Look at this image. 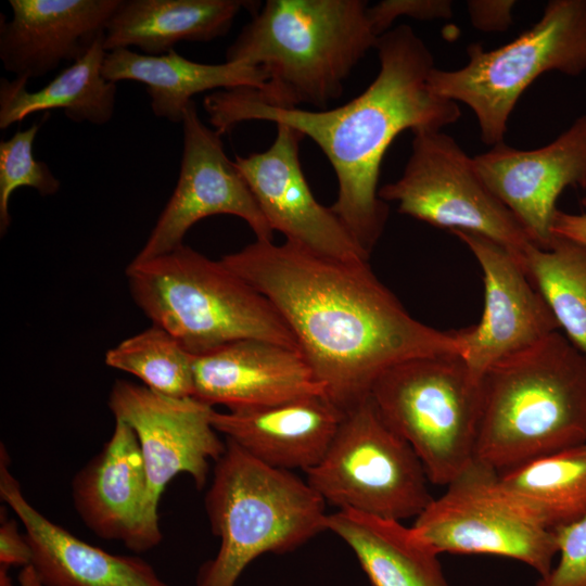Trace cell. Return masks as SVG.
<instances>
[{
	"instance_id": "9a60e30c",
	"label": "cell",
	"mask_w": 586,
	"mask_h": 586,
	"mask_svg": "<svg viewBox=\"0 0 586 586\" xmlns=\"http://www.w3.org/2000/svg\"><path fill=\"white\" fill-rule=\"evenodd\" d=\"M304 135L278 124L272 144L264 152L235 155L234 164L249 184L272 230L285 241L342 260H368L331 207L314 196L300 161Z\"/></svg>"
},
{
	"instance_id": "7402d4cb",
	"label": "cell",
	"mask_w": 586,
	"mask_h": 586,
	"mask_svg": "<svg viewBox=\"0 0 586 586\" xmlns=\"http://www.w3.org/2000/svg\"><path fill=\"white\" fill-rule=\"evenodd\" d=\"M259 2L243 0H122L105 28L104 49L139 48L161 55L180 41H211L230 30L243 10Z\"/></svg>"
},
{
	"instance_id": "277c9868",
	"label": "cell",
	"mask_w": 586,
	"mask_h": 586,
	"mask_svg": "<svg viewBox=\"0 0 586 586\" xmlns=\"http://www.w3.org/2000/svg\"><path fill=\"white\" fill-rule=\"evenodd\" d=\"M475 460L502 474L586 443V356L559 331L482 378Z\"/></svg>"
},
{
	"instance_id": "603a6c76",
	"label": "cell",
	"mask_w": 586,
	"mask_h": 586,
	"mask_svg": "<svg viewBox=\"0 0 586 586\" xmlns=\"http://www.w3.org/2000/svg\"><path fill=\"white\" fill-rule=\"evenodd\" d=\"M102 74L113 82L144 84L153 114L173 123H182L188 104L198 93L239 87L263 89L267 81L260 67L231 62H193L175 49L161 55L140 54L131 49L110 51Z\"/></svg>"
},
{
	"instance_id": "9c48e42d",
	"label": "cell",
	"mask_w": 586,
	"mask_h": 586,
	"mask_svg": "<svg viewBox=\"0 0 586 586\" xmlns=\"http://www.w3.org/2000/svg\"><path fill=\"white\" fill-rule=\"evenodd\" d=\"M327 505L385 519L417 518L434 498L411 446L382 418L370 395L344 411L321 461L305 472Z\"/></svg>"
},
{
	"instance_id": "1f68e13d",
	"label": "cell",
	"mask_w": 586,
	"mask_h": 586,
	"mask_svg": "<svg viewBox=\"0 0 586 586\" xmlns=\"http://www.w3.org/2000/svg\"><path fill=\"white\" fill-rule=\"evenodd\" d=\"M513 0H469L468 14L473 27L485 33L508 30L513 22Z\"/></svg>"
},
{
	"instance_id": "e0dca14e",
	"label": "cell",
	"mask_w": 586,
	"mask_h": 586,
	"mask_svg": "<svg viewBox=\"0 0 586 586\" xmlns=\"http://www.w3.org/2000/svg\"><path fill=\"white\" fill-rule=\"evenodd\" d=\"M193 372V397L228 410L326 395L301 352L263 340H240L194 355Z\"/></svg>"
},
{
	"instance_id": "d6986e66",
	"label": "cell",
	"mask_w": 586,
	"mask_h": 586,
	"mask_svg": "<svg viewBox=\"0 0 586 586\" xmlns=\"http://www.w3.org/2000/svg\"><path fill=\"white\" fill-rule=\"evenodd\" d=\"M122 0H10L1 18L0 60L15 77H42L84 55Z\"/></svg>"
},
{
	"instance_id": "f1b7e54d",
	"label": "cell",
	"mask_w": 586,
	"mask_h": 586,
	"mask_svg": "<svg viewBox=\"0 0 586 586\" xmlns=\"http://www.w3.org/2000/svg\"><path fill=\"white\" fill-rule=\"evenodd\" d=\"M34 123L24 130H17L10 139L0 142V233L5 234L11 225L10 199L21 187L35 189L41 196L55 194L60 180L43 161L33 153L34 141L40 129Z\"/></svg>"
},
{
	"instance_id": "4fadbf2b",
	"label": "cell",
	"mask_w": 586,
	"mask_h": 586,
	"mask_svg": "<svg viewBox=\"0 0 586 586\" xmlns=\"http://www.w3.org/2000/svg\"><path fill=\"white\" fill-rule=\"evenodd\" d=\"M183 150L175 190L133 260L151 259L183 244L189 229L214 215L243 219L258 241L272 228L249 184L225 152L221 135L204 125L194 101L183 114Z\"/></svg>"
},
{
	"instance_id": "e575fe53",
	"label": "cell",
	"mask_w": 586,
	"mask_h": 586,
	"mask_svg": "<svg viewBox=\"0 0 586 586\" xmlns=\"http://www.w3.org/2000/svg\"><path fill=\"white\" fill-rule=\"evenodd\" d=\"M20 583L22 586H42L30 564L23 568L20 574Z\"/></svg>"
},
{
	"instance_id": "ffe728a7",
	"label": "cell",
	"mask_w": 586,
	"mask_h": 586,
	"mask_svg": "<svg viewBox=\"0 0 586 586\" xmlns=\"http://www.w3.org/2000/svg\"><path fill=\"white\" fill-rule=\"evenodd\" d=\"M148 479L138 438L115 420L101 450L73 477L72 499L82 523L97 536L119 540L132 551H146L143 510Z\"/></svg>"
},
{
	"instance_id": "8d00e7d4",
	"label": "cell",
	"mask_w": 586,
	"mask_h": 586,
	"mask_svg": "<svg viewBox=\"0 0 586 586\" xmlns=\"http://www.w3.org/2000/svg\"><path fill=\"white\" fill-rule=\"evenodd\" d=\"M581 204H582V206H583V208L585 209V213H586V193H585L584 196L582 198Z\"/></svg>"
},
{
	"instance_id": "7a4b0ae2",
	"label": "cell",
	"mask_w": 586,
	"mask_h": 586,
	"mask_svg": "<svg viewBox=\"0 0 586 586\" xmlns=\"http://www.w3.org/2000/svg\"><path fill=\"white\" fill-rule=\"evenodd\" d=\"M380 63L373 81L344 105L326 110L281 109L254 97L249 87L205 95L203 107L219 135L247 120L283 124L309 137L324 153L337 179L330 206L359 247L370 256L388 216L379 196L383 156L404 130L436 129L461 116L458 103L438 97L428 79L434 58L425 42L402 24L378 39Z\"/></svg>"
},
{
	"instance_id": "cb8c5ba5",
	"label": "cell",
	"mask_w": 586,
	"mask_h": 586,
	"mask_svg": "<svg viewBox=\"0 0 586 586\" xmlns=\"http://www.w3.org/2000/svg\"><path fill=\"white\" fill-rule=\"evenodd\" d=\"M326 526L351 548L371 586H450L440 555L402 521L342 509Z\"/></svg>"
},
{
	"instance_id": "ac0fdd59",
	"label": "cell",
	"mask_w": 586,
	"mask_h": 586,
	"mask_svg": "<svg viewBox=\"0 0 586 586\" xmlns=\"http://www.w3.org/2000/svg\"><path fill=\"white\" fill-rule=\"evenodd\" d=\"M0 497L24 526L30 565L42 586H168L143 559L90 545L38 511L11 474L3 444Z\"/></svg>"
},
{
	"instance_id": "d6a6232c",
	"label": "cell",
	"mask_w": 586,
	"mask_h": 586,
	"mask_svg": "<svg viewBox=\"0 0 586 586\" xmlns=\"http://www.w3.org/2000/svg\"><path fill=\"white\" fill-rule=\"evenodd\" d=\"M31 550L27 538L18 531L16 520L3 519L0 525V564L22 565L30 564Z\"/></svg>"
},
{
	"instance_id": "5bb4252c",
	"label": "cell",
	"mask_w": 586,
	"mask_h": 586,
	"mask_svg": "<svg viewBox=\"0 0 586 586\" xmlns=\"http://www.w3.org/2000/svg\"><path fill=\"white\" fill-rule=\"evenodd\" d=\"M473 254L483 276L484 306L479 323L455 331L459 355L477 375L526 349L560 328L520 260L482 234L453 231Z\"/></svg>"
},
{
	"instance_id": "2e32d148",
	"label": "cell",
	"mask_w": 586,
	"mask_h": 586,
	"mask_svg": "<svg viewBox=\"0 0 586 586\" xmlns=\"http://www.w3.org/2000/svg\"><path fill=\"white\" fill-rule=\"evenodd\" d=\"M473 160L488 189L546 249L560 194L568 187L586 189V114L547 145L518 150L501 142Z\"/></svg>"
},
{
	"instance_id": "f546056e",
	"label": "cell",
	"mask_w": 586,
	"mask_h": 586,
	"mask_svg": "<svg viewBox=\"0 0 586 586\" xmlns=\"http://www.w3.org/2000/svg\"><path fill=\"white\" fill-rule=\"evenodd\" d=\"M553 533L559 560L536 586H586V517Z\"/></svg>"
},
{
	"instance_id": "4dcf8cb0",
	"label": "cell",
	"mask_w": 586,
	"mask_h": 586,
	"mask_svg": "<svg viewBox=\"0 0 586 586\" xmlns=\"http://www.w3.org/2000/svg\"><path fill=\"white\" fill-rule=\"evenodd\" d=\"M453 13L449 0H383L368 8L370 23L379 37L402 16L429 21L450 18Z\"/></svg>"
},
{
	"instance_id": "30bf717a",
	"label": "cell",
	"mask_w": 586,
	"mask_h": 586,
	"mask_svg": "<svg viewBox=\"0 0 586 586\" xmlns=\"http://www.w3.org/2000/svg\"><path fill=\"white\" fill-rule=\"evenodd\" d=\"M434 497L412 524L438 555L497 556L520 561L545 577L558 555L555 533L502 482L474 460Z\"/></svg>"
},
{
	"instance_id": "44dd1931",
	"label": "cell",
	"mask_w": 586,
	"mask_h": 586,
	"mask_svg": "<svg viewBox=\"0 0 586 586\" xmlns=\"http://www.w3.org/2000/svg\"><path fill=\"white\" fill-rule=\"evenodd\" d=\"M344 411L326 395H311L278 405L213 410L218 433L257 460L282 470L305 472L329 449Z\"/></svg>"
},
{
	"instance_id": "8992f818",
	"label": "cell",
	"mask_w": 586,
	"mask_h": 586,
	"mask_svg": "<svg viewBox=\"0 0 586 586\" xmlns=\"http://www.w3.org/2000/svg\"><path fill=\"white\" fill-rule=\"evenodd\" d=\"M204 501L220 544L201 566L196 586H235L256 558L290 552L327 531V504L307 481L227 438Z\"/></svg>"
},
{
	"instance_id": "4316f807",
	"label": "cell",
	"mask_w": 586,
	"mask_h": 586,
	"mask_svg": "<svg viewBox=\"0 0 586 586\" xmlns=\"http://www.w3.org/2000/svg\"><path fill=\"white\" fill-rule=\"evenodd\" d=\"M522 266L559 328L586 356V245L552 235L546 249L531 244Z\"/></svg>"
},
{
	"instance_id": "484cf974",
	"label": "cell",
	"mask_w": 586,
	"mask_h": 586,
	"mask_svg": "<svg viewBox=\"0 0 586 586\" xmlns=\"http://www.w3.org/2000/svg\"><path fill=\"white\" fill-rule=\"evenodd\" d=\"M500 476L552 531L586 517V443L537 458Z\"/></svg>"
},
{
	"instance_id": "3957f363",
	"label": "cell",
	"mask_w": 586,
	"mask_h": 586,
	"mask_svg": "<svg viewBox=\"0 0 586 586\" xmlns=\"http://www.w3.org/2000/svg\"><path fill=\"white\" fill-rule=\"evenodd\" d=\"M364 0H268L226 52V62L260 67L264 103L326 110L379 36Z\"/></svg>"
},
{
	"instance_id": "d590c367",
	"label": "cell",
	"mask_w": 586,
	"mask_h": 586,
	"mask_svg": "<svg viewBox=\"0 0 586 586\" xmlns=\"http://www.w3.org/2000/svg\"><path fill=\"white\" fill-rule=\"evenodd\" d=\"M8 569L9 566L0 564V586H11Z\"/></svg>"
},
{
	"instance_id": "5b68a950",
	"label": "cell",
	"mask_w": 586,
	"mask_h": 586,
	"mask_svg": "<svg viewBox=\"0 0 586 586\" xmlns=\"http://www.w3.org/2000/svg\"><path fill=\"white\" fill-rule=\"evenodd\" d=\"M126 278L135 303L192 355L240 340L293 349L297 342L271 302L228 268L188 245L133 260Z\"/></svg>"
},
{
	"instance_id": "836d02e7",
	"label": "cell",
	"mask_w": 586,
	"mask_h": 586,
	"mask_svg": "<svg viewBox=\"0 0 586 586\" xmlns=\"http://www.w3.org/2000/svg\"><path fill=\"white\" fill-rule=\"evenodd\" d=\"M551 233L586 245V213L557 209L551 221Z\"/></svg>"
},
{
	"instance_id": "d4e9b609",
	"label": "cell",
	"mask_w": 586,
	"mask_h": 586,
	"mask_svg": "<svg viewBox=\"0 0 586 586\" xmlns=\"http://www.w3.org/2000/svg\"><path fill=\"white\" fill-rule=\"evenodd\" d=\"M105 33L79 59L60 72L44 87L27 90L26 78H1L0 128L7 129L28 115L62 110L76 123H109L114 114L117 86L102 74L106 55Z\"/></svg>"
},
{
	"instance_id": "ba28073f",
	"label": "cell",
	"mask_w": 586,
	"mask_h": 586,
	"mask_svg": "<svg viewBox=\"0 0 586 586\" xmlns=\"http://www.w3.org/2000/svg\"><path fill=\"white\" fill-rule=\"evenodd\" d=\"M458 69L433 68L428 84L438 97L461 102L474 113L484 143L504 142L509 117L524 90L540 75L586 71V0H550L537 23L492 50L467 47Z\"/></svg>"
},
{
	"instance_id": "83f0119b",
	"label": "cell",
	"mask_w": 586,
	"mask_h": 586,
	"mask_svg": "<svg viewBox=\"0 0 586 586\" xmlns=\"http://www.w3.org/2000/svg\"><path fill=\"white\" fill-rule=\"evenodd\" d=\"M194 355L165 329L152 324L105 354V364L130 373L143 385L171 397H193Z\"/></svg>"
},
{
	"instance_id": "6da1fadb",
	"label": "cell",
	"mask_w": 586,
	"mask_h": 586,
	"mask_svg": "<svg viewBox=\"0 0 586 586\" xmlns=\"http://www.w3.org/2000/svg\"><path fill=\"white\" fill-rule=\"evenodd\" d=\"M220 260L271 302L327 397L343 411L368 397L392 366L460 353L455 331L413 318L368 260L258 240Z\"/></svg>"
},
{
	"instance_id": "7c38bea8",
	"label": "cell",
	"mask_w": 586,
	"mask_h": 586,
	"mask_svg": "<svg viewBox=\"0 0 586 586\" xmlns=\"http://www.w3.org/2000/svg\"><path fill=\"white\" fill-rule=\"evenodd\" d=\"M115 420L135 432L148 479L143 528L148 549L163 539L158 504L167 484L178 474L191 476L202 488L207 482L211 460L226 450L212 423L213 407L194 397H171L144 385L117 380L109 394Z\"/></svg>"
},
{
	"instance_id": "52a82bcc",
	"label": "cell",
	"mask_w": 586,
	"mask_h": 586,
	"mask_svg": "<svg viewBox=\"0 0 586 586\" xmlns=\"http://www.w3.org/2000/svg\"><path fill=\"white\" fill-rule=\"evenodd\" d=\"M482 378L459 354L425 355L392 366L370 391L382 418L411 446L434 485L447 486L475 460Z\"/></svg>"
},
{
	"instance_id": "8fae6325",
	"label": "cell",
	"mask_w": 586,
	"mask_h": 586,
	"mask_svg": "<svg viewBox=\"0 0 586 586\" xmlns=\"http://www.w3.org/2000/svg\"><path fill=\"white\" fill-rule=\"evenodd\" d=\"M412 133L403 175L379 189L380 199L396 202L399 213L432 226L489 238L522 264L523 253L534 242L485 184L473 157L442 130L423 128Z\"/></svg>"
}]
</instances>
